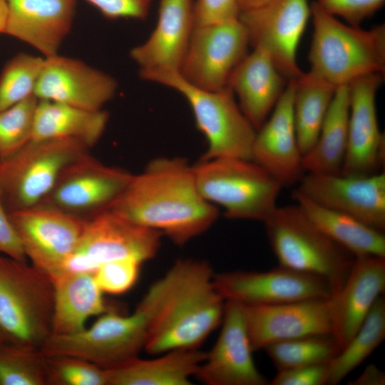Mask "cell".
<instances>
[{
	"label": "cell",
	"mask_w": 385,
	"mask_h": 385,
	"mask_svg": "<svg viewBox=\"0 0 385 385\" xmlns=\"http://www.w3.org/2000/svg\"><path fill=\"white\" fill-rule=\"evenodd\" d=\"M106 210L180 246L207 230L219 214L198 191L192 165L181 158L152 160Z\"/></svg>",
	"instance_id": "cell-1"
},
{
	"label": "cell",
	"mask_w": 385,
	"mask_h": 385,
	"mask_svg": "<svg viewBox=\"0 0 385 385\" xmlns=\"http://www.w3.org/2000/svg\"><path fill=\"white\" fill-rule=\"evenodd\" d=\"M205 261L180 260L160 278L158 309L144 349L151 355L198 349L222 321L225 299Z\"/></svg>",
	"instance_id": "cell-2"
},
{
	"label": "cell",
	"mask_w": 385,
	"mask_h": 385,
	"mask_svg": "<svg viewBox=\"0 0 385 385\" xmlns=\"http://www.w3.org/2000/svg\"><path fill=\"white\" fill-rule=\"evenodd\" d=\"M313 34L309 73L337 88L364 76L385 73V25L369 29L340 21L311 4Z\"/></svg>",
	"instance_id": "cell-3"
},
{
	"label": "cell",
	"mask_w": 385,
	"mask_h": 385,
	"mask_svg": "<svg viewBox=\"0 0 385 385\" xmlns=\"http://www.w3.org/2000/svg\"><path fill=\"white\" fill-rule=\"evenodd\" d=\"M279 265L325 279L334 294L356 257L319 230L296 204L276 207L263 222Z\"/></svg>",
	"instance_id": "cell-4"
},
{
	"label": "cell",
	"mask_w": 385,
	"mask_h": 385,
	"mask_svg": "<svg viewBox=\"0 0 385 385\" xmlns=\"http://www.w3.org/2000/svg\"><path fill=\"white\" fill-rule=\"evenodd\" d=\"M52 279L26 261L0 255V333L4 341L40 348L51 335Z\"/></svg>",
	"instance_id": "cell-5"
},
{
	"label": "cell",
	"mask_w": 385,
	"mask_h": 385,
	"mask_svg": "<svg viewBox=\"0 0 385 385\" xmlns=\"http://www.w3.org/2000/svg\"><path fill=\"white\" fill-rule=\"evenodd\" d=\"M141 78L171 88L188 102L207 148L200 160L218 158L252 160L257 130L240 109L232 91H210L188 83L178 72H149Z\"/></svg>",
	"instance_id": "cell-6"
},
{
	"label": "cell",
	"mask_w": 385,
	"mask_h": 385,
	"mask_svg": "<svg viewBox=\"0 0 385 385\" xmlns=\"http://www.w3.org/2000/svg\"><path fill=\"white\" fill-rule=\"evenodd\" d=\"M192 167L201 195L227 218L264 222L277 207L282 186L252 160L218 158Z\"/></svg>",
	"instance_id": "cell-7"
},
{
	"label": "cell",
	"mask_w": 385,
	"mask_h": 385,
	"mask_svg": "<svg viewBox=\"0 0 385 385\" xmlns=\"http://www.w3.org/2000/svg\"><path fill=\"white\" fill-rule=\"evenodd\" d=\"M154 313L153 300L145 294L131 314L123 316L111 309L78 333L51 335L40 349L46 356H71L112 368L138 356Z\"/></svg>",
	"instance_id": "cell-8"
},
{
	"label": "cell",
	"mask_w": 385,
	"mask_h": 385,
	"mask_svg": "<svg viewBox=\"0 0 385 385\" xmlns=\"http://www.w3.org/2000/svg\"><path fill=\"white\" fill-rule=\"evenodd\" d=\"M88 150L75 139H31L12 155L0 158V197L6 210L41 203L62 170Z\"/></svg>",
	"instance_id": "cell-9"
},
{
	"label": "cell",
	"mask_w": 385,
	"mask_h": 385,
	"mask_svg": "<svg viewBox=\"0 0 385 385\" xmlns=\"http://www.w3.org/2000/svg\"><path fill=\"white\" fill-rule=\"evenodd\" d=\"M162 235L159 231L104 210L87 220L79 242L62 272L93 273L105 262L129 257L143 262L156 255Z\"/></svg>",
	"instance_id": "cell-10"
},
{
	"label": "cell",
	"mask_w": 385,
	"mask_h": 385,
	"mask_svg": "<svg viewBox=\"0 0 385 385\" xmlns=\"http://www.w3.org/2000/svg\"><path fill=\"white\" fill-rule=\"evenodd\" d=\"M8 212L31 265L51 279L61 274L87 220L44 204Z\"/></svg>",
	"instance_id": "cell-11"
},
{
	"label": "cell",
	"mask_w": 385,
	"mask_h": 385,
	"mask_svg": "<svg viewBox=\"0 0 385 385\" xmlns=\"http://www.w3.org/2000/svg\"><path fill=\"white\" fill-rule=\"evenodd\" d=\"M249 45L239 18L195 26L178 73L195 87L221 90L227 86L232 72L248 53Z\"/></svg>",
	"instance_id": "cell-12"
},
{
	"label": "cell",
	"mask_w": 385,
	"mask_h": 385,
	"mask_svg": "<svg viewBox=\"0 0 385 385\" xmlns=\"http://www.w3.org/2000/svg\"><path fill=\"white\" fill-rule=\"evenodd\" d=\"M310 16L308 0H270L242 11L239 20L247 31L250 45L264 49L290 81L304 73L297 64V53Z\"/></svg>",
	"instance_id": "cell-13"
},
{
	"label": "cell",
	"mask_w": 385,
	"mask_h": 385,
	"mask_svg": "<svg viewBox=\"0 0 385 385\" xmlns=\"http://www.w3.org/2000/svg\"><path fill=\"white\" fill-rule=\"evenodd\" d=\"M132 177L128 171L104 165L88 152L62 170L40 204L88 220L107 210Z\"/></svg>",
	"instance_id": "cell-14"
},
{
	"label": "cell",
	"mask_w": 385,
	"mask_h": 385,
	"mask_svg": "<svg viewBox=\"0 0 385 385\" xmlns=\"http://www.w3.org/2000/svg\"><path fill=\"white\" fill-rule=\"evenodd\" d=\"M213 284L225 301L245 306L327 299L334 294L325 279L281 265L266 272H222L213 276Z\"/></svg>",
	"instance_id": "cell-15"
},
{
	"label": "cell",
	"mask_w": 385,
	"mask_h": 385,
	"mask_svg": "<svg viewBox=\"0 0 385 385\" xmlns=\"http://www.w3.org/2000/svg\"><path fill=\"white\" fill-rule=\"evenodd\" d=\"M295 190L321 206L384 232V171L369 175L307 172Z\"/></svg>",
	"instance_id": "cell-16"
},
{
	"label": "cell",
	"mask_w": 385,
	"mask_h": 385,
	"mask_svg": "<svg viewBox=\"0 0 385 385\" xmlns=\"http://www.w3.org/2000/svg\"><path fill=\"white\" fill-rule=\"evenodd\" d=\"M384 79V75L373 74L348 86L350 110L342 175H369L382 172L385 136L378 124L376 97Z\"/></svg>",
	"instance_id": "cell-17"
},
{
	"label": "cell",
	"mask_w": 385,
	"mask_h": 385,
	"mask_svg": "<svg viewBox=\"0 0 385 385\" xmlns=\"http://www.w3.org/2000/svg\"><path fill=\"white\" fill-rule=\"evenodd\" d=\"M222 329L195 376L208 385H267L257 369L247 332L245 306L226 300Z\"/></svg>",
	"instance_id": "cell-18"
},
{
	"label": "cell",
	"mask_w": 385,
	"mask_h": 385,
	"mask_svg": "<svg viewBox=\"0 0 385 385\" xmlns=\"http://www.w3.org/2000/svg\"><path fill=\"white\" fill-rule=\"evenodd\" d=\"M330 299L265 306L244 305L253 351L276 342L305 336L332 335Z\"/></svg>",
	"instance_id": "cell-19"
},
{
	"label": "cell",
	"mask_w": 385,
	"mask_h": 385,
	"mask_svg": "<svg viewBox=\"0 0 385 385\" xmlns=\"http://www.w3.org/2000/svg\"><path fill=\"white\" fill-rule=\"evenodd\" d=\"M118 89L114 78L77 58L58 54L45 58L34 90L38 100L98 111Z\"/></svg>",
	"instance_id": "cell-20"
},
{
	"label": "cell",
	"mask_w": 385,
	"mask_h": 385,
	"mask_svg": "<svg viewBox=\"0 0 385 385\" xmlns=\"http://www.w3.org/2000/svg\"><path fill=\"white\" fill-rule=\"evenodd\" d=\"M295 80L288 81L271 115L257 130L252 160L282 186L299 183L304 170L294 118Z\"/></svg>",
	"instance_id": "cell-21"
},
{
	"label": "cell",
	"mask_w": 385,
	"mask_h": 385,
	"mask_svg": "<svg viewBox=\"0 0 385 385\" xmlns=\"http://www.w3.org/2000/svg\"><path fill=\"white\" fill-rule=\"evenodd\" d=\"M385 292V257H356L342 288L331 297L332 336L340 351Z\"/></svg>",
	"instance_id": "cell-22"
},
{
	"label": "cell",
	"mask_w": 385,
	"mask_h": 385,
	"mask_svg": "<svg viewBox=\"0 0 385 385\" xmlns=\"http://www.w3.org/2000/svg\"><path fill=\"white\" fill-rule=\"evenodd\" d=\"M194 28L192 0H160L153 31L130 51L140 74L179 72Z\"/></svg>",
	"instance_id": "cell-23"
},
{
	"label": "cell",
	"mask_w": 385,
	"mask_h": 385,
	"mask_svg": "<svg viewBox=\"0 0 385 385\" xmlns=\"http://www.w3.org/2000/svg\"><path fill=\"white\" fill-rule=\"evenodd\" d=\"M4 34L38 51L43 57L58 54L69 34L76 0H6Z\"/></svg>",
	"instance_id": "cell-24"
},
{
	"label": "cell",
	"mask_w": 385,
	"mask_h": 385,
	"mask_svg": "<svg viewBox=\"0 0 385 385\" xmlns=\"http://www.w3.org/2000/svg\"><path fill=\"white\" fill-rule=\"evenodd\" d=\"M288 81L269 54L255 47L233 70L227 86L237 96L243 113L258 130L272 113Z\"/></svg>",
	"instance_id": "cell-25"
},
{
	"label": "cell",
	"mask_w": 385,
	"mask_h": 385,
	"mask_svg": "<svg viewBox=\"0 0 385 385\" xmlns=\"http://www.w3.org/2000/svg\"><path fill=\"white\" fill-rule=\"evenodd\" d=\"M52 280L54 303L51 335L78 333L86 327L88 319L112 309L104 300L93 273L63 272Z\"/></svg>",
	"instance_id": "cell-26"
},
{
	"label": "cell",
	"mask_w": 385,
	"mask_h": 385,
	"mask_svg": "<svg viewBox=\"0 0 385 385\" xmlns=\"http://www.w3.org/2000/svg\"><path fill=\"white\" fill-rule=\"evenodd\" d=\"M157 359L138 356L106 369L108 385H190L207 352L198 349H177Z\"/></svg>",
	"instance_id": "cell-27"
},
{
	"label": "cell",
	"mask_w": 385,
	"mask_h": 385,
	"mask_svg": "<svg viewBox=\"0 0 385 385\" xmlns=\"http://www.w3.org/2000/svg\"><path fill=\"white\" fill-rule=\"evenodd\" d=\"M108 113L86 110L60 102L38 100L32 139L70 138L92 148L104 133Z\"/></svg>",
	"instance_id": "cell-28"
},
{
	"label": "cell",
	"mask_w": 385,
	"mask_h": 385,
	"mask_svg": "<svg viewBox=\"0 0 385 385\" xmlns=\"http://www.w3.org/2000/svg\"><path fill=\"white\" fill-rule=\"evenodd\" d=\"M292 197L310 221L324 234L355 257H385V235L349 215L321 206L295 189Z\"/></svg>",
	"instance_id": "cell-29"
},
{
	"label": "cell",
	"mask_w": 385,
	"mask_h": 385,
	"mask_svg": "<svg viewBox=\"0 0 385 385\" xmlns=\"http://www.w3.org/2000/svg\"><path fill=\"white\" fill-rule=\"evenodd\" d=\"M350 110L348 86L337 88L314 146L302 156L304 172L341 174Z\"/></svg>",
	"instance_id": "cell-30"
},
{
	"label": "cell",
	"mask_w": 385,
	"mask_h": 385,
	"mask_svg": "<svg viewBox=\"0 0 385 385\" xmlns=\"http://www.w3.org/2000/svg\"><path fill=\"white\" fill-rule=\"evenodd\" d=\"M336 89L309 71L295 80L294 118L302 155L315 144Z\"/></svg>",
	"instance_id": "cell-31"
},
{
	"label": "cell",
	"mask_w": 385,
	"mask_h": 385,
	"mask_svg": "<svg viewBox=\"0 0 385 385\" xmlns=\"http://www.w3.org/2000/svg\"><path fill=\"white\" fill-rule=\"evenodd\" d=\"M385 339V299L380 296L361 326L329 362L327 385H337L361 365Z\"/></svg>",
	"instance_id": "cell-32"
},
{
	"label": "cell",
	"mask_w": 385,
	"mask_h": 385,
	"mask_svg": "<svg viewBox=\"0 0 385 385\" xmlns=\"http://www.w3.org/2000/svg\"><path fill=\"white\" fill-rule=\"evenodd\" d=\"M264 350L278 371L328 363L340 351L332 334L282 341L267 346Z\"/></svg>",
	"instance_id": "cell-33"
},
{
	"label": "cell",
	"mask_w": 385,
	"mask_h": 385,
	"mask_svg": "<svg viewBox=\"0 0 385 385\" xmlns=\"http://www.w3.org/2000/svg\"><path fill=\"white\" fill-rule=\"evenodd\" d=\"M0 385H47L46 356L40 348L0 342Z\"/></svg>",
	"instance_id": "cell-34"
},
{
	"label": "cell",
	"mask_w": 385,
	"mask_h": 385,
	"mask_svg": "<svg viewBox=\"0 0 385 385\" xmlns=\"http://www.w3.org/2000/svg\"><path fill=\"white\" fill-rule=\"evenodd\" d=\"M45 58L19 53L4 66L0 75V111L34 95Z\"/></svg>",
	"instance_id": "cell-35"
},
{
	"label": "cell",
	"mask_w": 385,
	"mask_h": 385,
	"mask_svg": "<svg viewBox=\"0 0 385 385\" xmlns=\"http://www.w3.org/2000/svg\"><path fill=\"white\" fill-rule=\"evenodd\" d=\"M38 101L33 95L0 111V158L12 155L32 139Z\"/></svg>",
	"instance_id": "cell-36"
},
{
	"label": "cell",
	"mask_w": 385,
	"mask_h": 385,
	"mask_svg": "<svg viewBox=\"0 0 385 385\" xmlns=\"http://www.w3.org/2000/svg\"><path fill=\"white\" fill-rule=\"evenodd\" d=\"M47 385H108L106 369L71 356H46Z\"/></svg>",
	"instance_id": "cell-37"
},
{
	"label": "cell",
	"mask_w": 385,
	"mask_h": 385,
	"mask_svg": "<svg viewBox=\"0 0 385 385\" xmlns=\"http://www.w3.org/2000/svg\"><path fill=\"white\" fill-rule=\"evenodd\" d=\"M142 263L130 257L105 262L93 272L95 282L103 293L123 294L135 285Z\"/></svg>",
	"instance_id": "cell-38"
},
{
	"label": "cell",
	"mask_w": 385,
	"mask_h": 385,
	"mask_svg": "<svg viewBox=\"0 0 385 385\" xmlns=\"http://www.w3.org/2000/svg\"><path fill=\"white\" fill-rule=\"evenodd\" d=\"M314 2L325 12L343 19L347 24L360 26L366 19L382 7L385 0H317Z\"/></svg>",
	"instance_id": "cell-39"
},
{
	"label": "cell",
	"mask_w": 385,
	"mask_h": 385,
	"mask_svg": "<svg viewBox=\"0 0 385 385\" xmlns=\"http://www.w3.org/2000/svg\"><path fill=\"white\" fill-rule=\"evenodd\" d=\"M195 26L237 19L238 0H196L193 3Z\"/></svg>",
	"instance_id": "cell-40"
},
{
	"label": "cell",
	"mask_w": 385,
	"mask_h": 385,
	"mask_svg": "<svg viewBox=\"0 0 385 385\" xmlns=\"http://www.w3.org/2000/svg\"><path fill=\"white\" fill-rule=\"evenodd\" d=\"M329 362L277 371L269 385H327Z\"/></svg>",
	"instance_id": "cell-41"
},
{
	"label": "cell",
	"mask_w": 385,
	"mask_h": 385,
	"mask_svg": "<svg viewBox=\"0 0 385 385\" xmlns=\"http://www.w3.org/2000/svg\"><path fill=\"white\" fill-rule=\"evenodd\" d=\"M106 18L144 19L153 0H86Z\"/></svg>",
	"instance_id": "cell-42"
},
{
	"label": "cell",
	"mask_w": 385,
	"mask_h": 385,
	"mask_svg": "<svg viewBox=\"0 0 385 385\" xmlns=\"http://www.w3.org/2000/svg\"><path fill=\"white\" fill-rule=\"evenodd\" d=\"M0 255L26 261L21 243L0 197Z\"/></svg>",
	"instance_id": "cell-43"
},
{
	"label": "cell",
	"mask_w": 385,
	"mask_h": 385,
	"mask_svg": "<svg viewBox=\"0 0 385 385\" xmlns=\"http://www.w3.org/2000/svg\"><path fill=\"white\" fill-rule=\"evenodd\" d=\"M349 385H384L385 373L375 364L366 366L362 373L355 379L349 381Z\"/></svg>",
	"instance_id": "cell-44"
},
{
	"label": "cell",
	"mask_w": 385,
	"mask_h": 385,
	"mask_svg": "<svg viewBox=\"0 0 385 385\" xmlns=\"http://www.w3.org/2000/svg\"><path fill=\"white\" fill-rule=\"evenodd\" d=\"M8 14L6 0H0V33H4Z\"/></svg>",
	"instance_id": "cell-45"
},
{
	"label": "cell",
	"mask_w": 385,
	"mask_h": 385,
	"mask_svg": "<svg viewBox=\"0 0 385 385\" xmlns=\"http://www.w3.org/2000/svg\"><path fill=\"white\" fill-rule=\"evenodd\" d=\"M270 0H238L240 12L244 10L260 6Z\"/></svg>",
	"instance_id": "cell-46"
},
{
	"label": "cell",
	"mask_w": 385,
	"mask_h": 385,
	"mask_svg": "<svg viewBox=\"0 0 385 385\" xmlns=\"http://www.w3.org/2000/svg\"><path fill=\"white\" fill-rule=\"evenodd\" d=\"M4 341V339L0 333V342H3Z\"/></svg>",
	"instance_id": "cell-47"
}]
</instances>
